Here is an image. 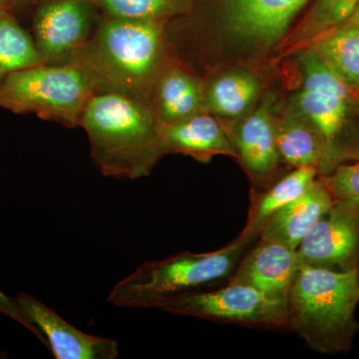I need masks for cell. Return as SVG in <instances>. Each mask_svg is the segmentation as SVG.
<instances>
[{"mask_svg":"<svg viewBox=\"0 0 359 359\" xmlns=\"http://www.w3.org/2000/svg\"><path fill=\"white\" fill-rule=\"evenodd\" d=\"M79 127L91 157L106 177L148 176L164 154L161 124L146 101L115 90L99 89L85 106Z\"/></svg>","mask_w":359,"mask_h":359,"instance_id":"cell-1","label":"cell"},{"mask_svg":"<svg viewBox=\"0 0 359 359\" xmlns=\"http://www.w3.org/2000/svg\"><path fill=\"white\" fill-rule=\"evenodd\" d=\"M164 39V21L106 16L69 60L88 71L99 89L123 92L149 103L166 67Z\"/></svg>","mask_w":359,"mask_h":359,"instance_id":"cell-2","label":"cell"},{"mask_svg":"<svg viewBox=\"0 0 359 359\" xmlns=\"http://www.w3.org/2000/svg\"><path fill=\"white\" fill-rule=\"evenodd\" d=\"M358 269L302 266L289 294V325L311 349L346 353L358 330Z\"/></svg>","mask_w":359,"mask_h":359,"instance_id":"cell-3","label":"cell"},{"mask_svg":"<svg viewBox=\"0 0 359 359\" xmlns=\"http://www.w3.org/2000/svg\"><path fill=\"white\" fill-rule=\"evenodd\" d=\"M254 241L241 233L230 245L215 252H182L144 263L113 287L108 302L120 308L160 309L174 297L197 292L231 275Z\"/></svg>","mask_w":359,"mask_h":359,"instance_id":"cell-4","label":"cell"},{"mask_svg":"<svg viewBox=\"0 0 359 359\" xmlns=\"http://www.w3.org/2000/svg\"><path fill=\"white\" fill-rule=\"evenodd\" d=\"M98 89L88 71L75 61L42 63L14 72L0 83V108L75 128Z\"/></svg>","mask_w":359,"mask_h":359,"instance_id":"cell-5","label":"cell"},{"mask_svg":"<svg viewBox=\"0 0 359 359\" xmlns=\"http://www.w3.org/2000/svg\"><path fill=\"white\" fill-rule=\"evenodd\" d=\"M160 309L168 313L204 320L263 327L289 325V299L261 290L229 283L212 292H193L165 302Z\"/></svg>","mask_w":359,"mask_h":359,"instance_id":"cell-6","label":"cell"},{"mask_svg":"<svg viewBox=\"0 0 359 359\" xmlns=\"http://www.w3.org/2000/svg\"><path fill=\"white\" fill-rule=\"evenodd\" d=\"M96 0H41L32 20V39L42 62H65L93 34Z\"/></svg>","mask_w":359,"mask_h":359,"instance_id":"cell-7","label":"cell"},{"mask_svg":"<svg viewBox=\"0 0 359 359\" xmlns=\"http://www.w3.org/2000/svg\"><path fill=\"white\" fill-rule=\"evenodd\" d=\"M302 266L351 271L358 269L359 212L334 204L297 249Z\"/></svg>","mask_w":359,"mask_h":359,"instance_id":"cell-8","label":"cell"},{"mask_svg":"<svg viewBox=\"0 0 359 359\" xmlns=\"http://www.w3.org/2000/svg\"><path fill=\"white\" fill-rule=\"evenodd\" d=\"M14 301L37 328L45 346L56 359H115L119 356V346L114 339L77 330L32 295L18 292Z\"/></svg>","mask_w":359,"mask_h":359,"instance_id":"cell-9","label":"cell"},{"mask_svg":"<svg viewBox=\"0 0 359 359\" xmlns=\"http://www.w3.org/2000/svg\"><path fill=\"white\" fill-rule=\"evenodd\" d=\"M309 0H226L224 25L231 39L257 47L283 36Z\"/></svg>","mask_w":359,"mask_h":359,"instance_id":"cell-10","label":"cell"},{"mask_svg":"<svg viewBox=\"0 0 359 359\" xmlns=\"http://www.w3.org/2000/svg\"><path fill=\"white\" fill-rule=\"evenodd\" d=\"M302 264L297 250L261 238L244 255L230 283L250 285L264 294L289 299L290 290Z\"/></svg>","mask_w":359,"mask_h":359,"instance_id":"cell-11","label":"cell"},{"mask_svg":"<svg viewBox=\"0 0 359 359\" xmlns=\"http://www.w3.org/2000/svg\"><path fill=\"white\" fill-rule=\"evenodd\" d=\"M273 101V96H266L256 111L233 130L230 137L238 159L259 185L269 183L282 160L276 146Z\"/></svg>","mask_w":359,"mask_h":359,"instance_id":"cell-12","label":"cell"},{"mask_svg":"<svg viewBox=\"0 0 359 359\" xmlns=\"http://www.w3.org/2000/svg\"><path fill=\"white\" fill-rule=\"evenodd\" d=\"M161 141L164 154L186 155L202 163L218 155L238 158L230 136L207 112L161 124Z\"/></svg>","mask_w":359,"mask_h":359,"instance_id":"cell-13","label":"cell"},{"mask_svg":"<svg viewBox=\"0 0 359 359\" xmlns=\"http://www.w3.org/2000/svg\"><path fill=\"white\" fill-rule=\"evenodd\" d=\"M334 204L323 180H316L304 195L269 217L259 237L297 250L314 224Z\"/></svg>","mask_w":359,"mask_h":359,"instance_id":"cell-14","label":"cell"},{"mask_svg":"<svg viewBox=\"0 0 359 359\" xmlns=\"http://www.w3.org/2000/svg\"><path fill=\"white\" fill-rule=\"evenodd\" d=\"M149 105L162 125L208 112L204 85L189 71L177 65H166L161 72Z\"/></svg>","mask_w":359,"mask_h":359,"instance_id":"cell-15","label":"cell"},{"mask_svg":"<svg viewBox=\"0 0 359 359\" xmlns=\"http://www.w3.org/2000/svg\"><path fill=\"white\" fill-rule=\"evenodd\" d=\"M297 112L313 123L325 144V156L320 171L330 174L339 162L337 139L346 120L349 101L325 93L302 89L294 96Z\"/></svg>","mask_w":359,"mask_h":359,"instance_id":"cell-16","label":"cell"},{"mask_svg":"<svg viewBox=\"0 0 359 359\" xmlns=\"http://www.w3.org/2000/svg\"><path fill=\"white\" fill-rule=\"evenodd\" d=\"M276 140L280 158L290 166L320 169L325 156L323 137L297 111L276 122Z\"/></svg>","mask_w":359,"mask_h":359,"instance_id":"cell-17","label":"cell"},{"mask_svg":"<svg viewBox=\"0 0 359 359\" xmlns=\"http://www.w3.org/2000/svg\"><path fill=\"white\" fill-rule=\"evenodd\" d=\"M204 90L207 111L235 119L252 108L261 92V85L254 75L238 70L219 75Z\"/></svg>","mask_w":359,"mask_h":359,"instance_id":"cell-18","label":"cell"},{"mask_svg":"<svg viewBox=\"0 0 359 359\" xmlns=\"http://www.w3.org/2000/svg\"><path fill=\"white\" fill-rule=\"evenodd\" d=\"M318 170L313 167L295 168L278 180L257 198L250 210L249 221L242 231L247 237L256 238L271 215L304 195L316 180Z\"/></svg>","mask_w":359,"mask_h":359,"instance_id":"cell-19","label":"cell"},{"mask_svg":"<svg viewBox=\"0 0 359 359\" xmlns=\"http://www.w3.org/2000/svg\"><path fill=\"white\" fill-rule=\"evenodd\" d=\"M311 47L351 89L359 88V26L337 28Z\"/></svg>","mask_w":359,"mask_h":359,"instance_id":"cell-20","label":"cell"},{"mask_svg":"<svg viewBox=\"0 0 359 359\" xmlns=\"http://www.w3.org/2000/svg\"><path fill=\"white\" fill-rule=\"evenodd\" d=\"M42 63L32 33L11 13L0 16V83L14 72Z\"/></svg>","mask_w":359,"mask_h":359,"instance_id":"cell-21","label":"cell"},{"mask_svg":"<svg viewBox=\"0 0 359 359\" xmlns=\"http://www.w3.org/2000/svg\"><path fill=\"white\" fill-rule=\"evenodd\" d=\"M358 6L359 0H320L292 35V43L313 42L337 29L351 18Z\"/></svg>","mask_w":359,"mask_h":359,"instance_id":"cell-22","label":"cell"},{"mask_svg":"<svg viewBox=\"0 0 359 359\" xmlns=\"http://www.w3.org/2000/svg\"><path fill=\"white\" fill-rule=\"evenodd\" d=\"M109 18L165 21L183 13L188 0H96Z\"/></svg>","mask_w":359,"mask_h":359,"instance_id":"cell-23","label":"cell"},{"mask_svg":"<svg viewBox=\"0 0 359 359\" xmlns=\"http://www.w3.org/2000/svg\"><path fill=\"white\" fill-rule=\"evenodd\" d=\"M301 66L304 75L302 89L325 92L346 101H351L353 98V89L335 73L313 47L301 56Z\"/></svg>","mask_w":359,"mask_h":359,"instance_id":"cell-24","label":"cell"},{"mask_svg":"<svg viewBox=\"0 0 359 359\" xmlns=\"http://www.w3.org/2000/svg\"><path fill=\"white\" fill-rule=\"evenodd\" d=\"M323 180L335 204L359 212V161L339 165Z\"/></svg>","mask_w":359,"mask_h":359,"instance_id":"cell-25","label":"cell"},{"mask_svg":"<svg viewBox=\"0 0 359 359\" xmlns=\"http://www.w3.org/2000/svg\"><path fill=\"white\" fill-rule=\"evenodd\" d=\"M0 313L8 316L11 320L20 323V325L25 327L28 332H32L34 337H36L44 344L43 337L40 334L37 328L26 318L25 314L21 311L18 304L14 301V299L7 297L1 290H0Z\"/></svg>","mask_w":359,"mask_h":359,"instance_id":"cell-26","label":"cell"},{"mask_svg":"<svg viewBox=\"0 0 359 359\" xmlns=\"http://www.w3.org/2000/svg\"><path fill=\"white\" fill-rule=\"evenodd\" d=\"M351 159L354 161H359V147L349 149V150L344 151L340 153L339 161L341 159Z\"/></svg>","mask_w":359,"mask_h":359,"instance_id":"cell-27","label":"cell"},{"mask_svg":"<svg viewBox=\"0 0 359 359\" xmlns=\"http://www.w3.org/2000/svg\"><path fill=\"white\" fill-rule=\"evenodd\" d=\"M349 26H359V6L355 9V11L351 14V18L344 25H340L339 27H349Z\"/></svg>","mask_w":359,"mask_h":359,"instance_id":"cell-28","label":"cell"},{"mask_svg":"<svg viewBox=\"0 0 359 359\" xmlns=\"http://www.w3.org/2000/svg\"><path fill=\"white\" fill-rule=\"evenodd\" d=\"M8 0H0V16L4 15L6 13H9Z\"/></svg>","mask_w":359,"mask_h":359,"instance_id":"cell-29","label":"cell"},{"mask_svg":"<svg viewBox=\"0 0 359 359\" xmlns=\"http://www.w3.org/2000/svg\"><path fill=\"white\" fill-rule=\"evenodd\" d=\"M356 90H358V92H356L355 96H354V100H355L356 106H358L359 110V88Z\"/></svg>","mask_w":359,"mask_h":359,"instance_id":"cell-30","label":"cell"},{"mask_svg":"<svg viewBox=\"0 0 359 359\" xmlns=\"http://www.w3.org/2000/svg\"><path fill=\"white\" fill-rule=\"evenodd\" d=\"M358 283H359V264L358 266Z\"/></svg>","mask_w":359,"mask_h":359,"instance_id":"cell-31","label":"cell"}]
</instances>
